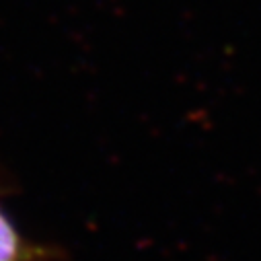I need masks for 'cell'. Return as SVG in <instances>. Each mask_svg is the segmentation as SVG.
Here are the masks:
<instances>
[{"label":"cell","mask_w":261,"mask_h":261,"mask_svg":"<svg viewBox=\"0 0 261 261\" xmlns=\"http://www.w3.org/2000/svg\"><path fill=\"white\" fill-rule=\"evenodd\" d=\"M0 261H49V251L33 245L0 206Z\"/></svg>","instance_id":"cell-1"}]
</instances>
